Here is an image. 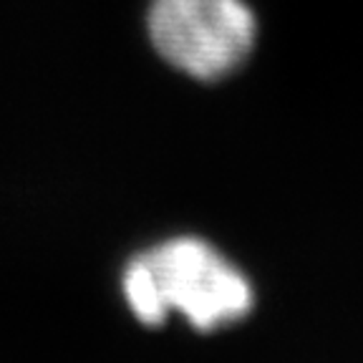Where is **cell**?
Masks as SVG:
<instances>
[{
	"label": "cell",
	"instance_id": "cell-2",
	"mask_svg": "<svg viewBox=\"0 0 363 363\" xmlns=\"http://www.w3.org/2000/svg\"><path fill=\"white\" fill-rule=\"evenodd\" d=\"M147 35L157 56L179 74L220 81L252 53L257 18L245 0H152Z\"/></svg>",
	"mask_w": 363,
	"mask_h": 363
},
{
	"label": "cell",
	"instance_id": "cell-1",
	"mask_svg": "<svg viewBox=\"0 0 363 363\" xmlns=\"http://www.w3.org/2000/svg\"><path fill=\"white\" fill-rule=\"evenodd\" d=\"M124 298L144 325H162L179 311L204 333L235 323L252 308L247 278L199 238L167 240L131 257Z\"/></svg>",
	"mask_w": 363,
	"mask_h": 363
}]
</instances>
